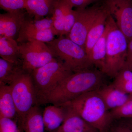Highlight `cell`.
Returning <instances> with one entry per match:
<instances>
[{
  "mask_svg": "<svg viewBox=\"0 0 132 132\" xmlns=\"http://www.w3.org/2000/svg\"><path fill=\"white\" fill-rule=\"evenodd\" d=\"M97 91L109 111L122 106L129 98L130 94L121 92L112 84L104 85Z\"/></svg>",
  "mask_w": 132,
  "mask_h": 132,
  "instance_id": "obj_13",
  "label": "cell"
},
{
  "mask_svg": "<svg viewBox=\"0 0 132 132\" xmlns=\"http://www.w3.org/2000/svg\"><path fill=\"white\" fill-rule=\"evenodd\" d=\"M19 45L22 68L29 72L47 64L55 58L45 43L32 41Z\"/></svg>",
  "mask_w": 132,
  "mask_h": 132,
  "instance_id": "obj_7",
  "label": "cell"
},
{
  "mask_svg": "<svg viewBox=\"0 0 132 132\" xmlns=\"http://www.w3.org/2000/svg\"><path fill=\"white\" fill-rule=\"evenodd\" d=\"M39 106L33 107L27 114L23 126V131L25 132H45L43 111Z\"/></svg>",
  "mask_w": 132,
  "mask_h": 132,
  "instance_id": "obj_19",
  "label": "cell"
},
{
  "mask_svg": "<svg viewBox=\"0 0 132 132\" xmlns=\"http://www.w3.org/2000/svg\"><path fill=\"white\" fill-rule=\"evenodd\" d=\"M61 106L77 113L99 132H108L113 120L97 90L85 93Z\"/></svg>",
  "mask_w": 132,
  "mask_h": 132,
  "instance_id": "obj_2",
  "label": "cell"
},
{
  "mask_svg": "<svg viewBox=\"0 0 132 132\" xmlns=\"http://www.w3.org/2000/svg\"><path fill=\"white\" fill-rule=\"evenodd\" d=\"M0 132H20L16 122L10 118L0 117Z\"/></svg>",
  "mask_w": 132,
  "mask_h": 132,
  "instance_id": "obj_27",
  "label": "cell"
},
{
  "mask_svg": "<svg viewBox=\"0 0 132 132\" xmlns=\"http://www.w3.org/2000/svg\"><path fill=\"white\" fill-rule=\"evenodd\" d=\"M128 42L115 22L108 33L104 73L114 78L125 65Z\"/></svg>",
  "mask_w": 132,
  "mask_h": 132,
  "instance_id": "obj_5",
  "label": "cell"
},
{
  "mask_svg": "<svg viewBox=\"0 0 132 132\" xmlns=\"http://www.w3.org/2000/svg\"><path fill=\"white\" fill-rule=\"evenodd\" d=\"M114 22V20L109 13L104 34L95 43L88 55V59L92 65L104 73L107 36Z\"/></svg>",
  "mask_w": 132,
  "mask_h": 132,
  "instance_id": "obj_11",
  "label": "cell"
},
{
  "mask_svg": "<svg viewBox=\"0 0 132 132\" xmlns=\"http://www.w3.org/2000/svg\"><path fill=\"white\" fill-rule=\"evenodd\" d=\"M123 68L132 71V39L128 42L126 58Z\"/></svg>",
  "mask_w": 132,
  "mask_h": 132,
  "instance_id": "obj_29",
  "label": "cell"
},
{
  "mask_svg": "<svg viewBox=\"0 0 132 132\" xmlns=\"http://www.w3.org/2000/svg\"><path fill=\"white\" fill-rule=\"evenodd\" d=\"M67 112L62 106L52 105L46 107L43 113L45 130L49 132L57 130L64 121Z\"/></svg>",
  "mask_w": 132,
  "mask_h": 132,
  "instance_id": "obj_15",
  "label": "cell"
},
{
  "mask_svg": "<svg viewBox=\"0 0 132 132\" xmlns=\"http://www.w3.org/2000/svg\"><path fill=\"white\" fill-rule=\"evenodd\" d=\"M0 117L18 121L17 111L10 85L0 86Z\"/></svg>",
  "mask_w": 132,
  "mask_h": 132,
  "instance_id": "obj_16",
  "label": "cell"
},
{
  "mask_svg": "<svg viewBox=\"0 0 132 132\" xmlns=\"http://www.w3.org/2000/svg\"><path fill=\"white\" fill-rule=\"evenodd\" d=\"M110 111L113 119H132V94H130L129 98L123 105Z\"/></svg>",
  "mask_w": 132,
  "mask_h": 132,
  "instance_id": "obj_25",
  "label": "cell"
},
{
  "mask_svg": "<svg viewBox=\"0 0 132 132\" xmlns=\"http://www.w3.org/2000/svg\"><path fill=\"white\" fill-rule=\"evenodd\" d=\"M58 0H26L25 10L34 19H39L52 15Z\"/></svg>",
  "mask_w": 132,
  "mask_h": 132,
  "instance_id": "obj_17",
  "label": "cell"
},
{
  "mask_svg": "<svg viewBox=\"0 0 132 132\" xmlns=\"http://www.w3.org/2000/svg\"><path fill=\"white\" fill-rule=\"evenodd\" d=\"M46 43L55 58L62 61L73 73L92 68L93 66L85 48L68 37L59 36Z\"/></svg>",
  "mask_w": 132,
  "mask_h": 132,
  "instance_id": "obj_4",
  "label": "cell"
},
{
  "mask_svg": "<svg viewBox=\"0 0 132 132\" xmlns=\"http://www.w3.org/2000/svg\"><path fill=\"white\" fill-rule=\"evenodd\" d=\"M73 73L65 64L54 58L47 64L31 73L37 106L47 104L50 95L59 84Z\"/></svg>",
  "mask_w": 132,
  "mask_h": 132,
  "instance_id": "obj_3",
  "label": "cell"
},
{
  "mask_svg": "<svg viewBox=\"0 0 132 132\" xmlns=\"http://www.w3.org/2000/svg\"><path fill=\"white\" fill-rule=\"evenodd\" d=\"M24 10L0 14V35L17 39L26 19Z\"/></svg>",
  "mask_w": 132,
  "mask_h": 132,
  "instance_id": "obj_10",
  "label": "cell"
},
{
  "mask_svg": "<svg viewBox=\"0 0 132 132\" xmlns=\"http://www.w3.org/2000/svg\"><path fill=\"white\" fill-rule=\"evenodd\" d=\"M24 70L21 64L0 59V86L10 85Z\"/></svg>",
  "mask_w": 132,
  "mask_h": 132,
  "instance_id": "obj_20",
  "label": "cell"
},
{
  "mask_svg": "<svg viewBox=\"0 0 132 132\" xmlns=\"http://www.w3.org/2000/svg\"><path fill=\"white\" fill-rule=\"evenodd\" d=\"M55 35V32L52 29L20 31L16 40L18 43L32 41L47 43L53 40Z\"/></svg>",
  "mask_w": 132,
  "mask_h": 132,
  "instance_id": "obj_21",
  "label": "cell"
},
{
  "mask_svg": "<svg viewBox=\"0 0 132 132\" xmlns=\"http://www.w3.org/2000/svg\"><path fill=\"white\" fill-rule=\"evenodd\" d=\"M130 126H131V127L132 128V123H131V124H130Z\"/></svg>",
  "mask_w": 132,
  "mask_h": 132,
  "instance_id": "obj_31",
  "label": "cell"
},
{
  "mask_svg": "<svg viewBox=\"0 0 132 132\" xmlns=\"http://www.w3.org/2000/svg\"><path fill=\"white\" fill-rule=\"evenodd\" d=\"M0 56L10 62L22 65L19 43L13 38L0 35Z\"/></svg>",
  "mask_w": 132,
  "mask_h": 132,
  "instance_id": "obj_18",
  "label": "cell"
},
{
  "mask_svg": "<svg viewBox=\"0 0 132 132\" xmlns=\"http://www.w3.org/2000/svg\"><path fill=\"white\" fill-rule=\"evenodd\" d=\"M102 0H67L73 8L76 9H84L89 5H94L101 1Z\"/></svg>",
  "mask_w": 132,
  "mask_h": 132,
  "instance_id": "obj_28",
  "label": "cell"
},
{
  "mask_svg": "<svg viewBox=\"0 0 132 132\" xmlns=\"http://www.w3.org/2000/svg\"><path fill=\"white\" fill-rule=\"evenodd\" d=\"M101 5L102 1L84 9H76L77 15L75 22L67 37L85 48L88 34Z\"/></svg>",
  "mask_w": 132,
  "mask_h": 132,
  "instance_id": "obj_8",
  "label": "cell"
},
{
  "mask_svg": "<svg viewBox=\"0 0 132 132\" xmlns=\"http://www.w3.org/2000/svg\"><path fill=\"white\" fill-rule=\"evenodd\" d=\"M105 75L97 68L73 73L53 91L48 97L47 103L59 106L85 93L98 90L106 85Z\"/></svg>",
  "mask_w": 132,
  "mask_h": 132,
  "instance_id": "obj_1",
  "label": "cell"
},
{
  "mask_svg": "<svg viewBox=\"0 0 132 132\" xmlns=\"http://www.w3.org/2000/svg\"><path fill=\"white\" fill-rule=\"evenodd\" d=\"M111 84L121 92L132 94V71L122 69L114 77Z\"/></svg>",
  "mask_w": 132,
  "mask_h": 132,
  "instance_id": "obj_23",
  "label": "cell"
},
{
  "mask_svg": "<svg viewBox=\"0 0 132 132\" xmlns=\"http://www.w3.org/2000/svg\"><path fill=\"white\" fill-rule=\"evenodd\" d=\"M111 132H132V128L130 125L119 124L112 128Z\"/></svg>",
  "mask_w": 132,
  "mask_h": 132,
  "instance_id": "obj_30",
  "label": "cell"
},
{
  "mask_svg": "<svg viewBox=\"0 0 132 132\" xmlns=\"http://www.w3.org/2000/svg\"><path fill=\"white\" fill-rule=\"evenodd\" d=\"M66 108L65 118L56 132H99L77 113Z\"/></svg>",
  "mask_w": 132,
  "mask_h": 132,
  "instance_id": "obj_14",
  "label": "cell"
},
{
  "mask_svg": "<svg viewBox=\"0 0 132 132\" xmlns=\"http://www.w3.org/2000/svg\"><path fill=\"white\" fill-rule=\"evenodd\" d=\"M109 15V13L102 0L101 7L88 34L85 42V49L88 57L95 43L104 34Z\"/></svg>",
  "mask_w": 132,
  "mask_h": 132,
  "instance_id": "obj_12",
  "label": "cell"
},
{
  "mask_svg": "<svg viewBox=\"0 0 132 132\" xmlns=\"http://www.w3.org/2000/svg\"><path fill=\"white\" fill-rule=\"evenodd\" d=\"M67 0H58L55 6L51 17L56 35L64 36Z\"/></svg>",
  "mask_w": 132,
  "mask_h": 132,
  "instance_id": "obj_22",
  "label": "cell"
},
{
  "mask_svg": "<svg viewBox=\"0 0 132 132\" xmlns=\"http://www.w3.org/2000/svg\"><path fill=\"white\" fill-rule=\"evenodd\" d=\"M26 0H0L1 8L7 12L25 10Z\"/></svg>",
  "mask_w": 132,
  "mask_h": 132,
  "instance_id": "obj_26",
  "label": "cell"
},
{
  "mask_svg": "<svg viewBox=\"0 0 132 132\" xmlns=\"http://www.w3.org/2000/svg\"><path fill=\"white\" fill-rule=\"evenodd\" d=\"M49 29H53L55 32L51 18H43L39 19H34V20L26 18L20 31Z\"/></svg>",
  "mask_w": 132,
  "mask_h": 132,
  "instance_id": "obj_24",
  "label": "cell"
},
{
  "mask_svg": "<svg viewBox=\"0 0 132 132\" xmlns=\"http://www.w3.org/2000/svg\"><path fill=\"white\" fill-rule=\"evenodd\" d=\"M18 114L19 127L23 132V124L27 114L37 106L35 90L31 73L24 71L10 85Z\"/></svg>",
  "mask_w": 132,
  "mask_h": 132,
  "instance_id": "obj_6",
  "label": "cell"
},
{
  "mask_svg": "<svg viewBox=\"0 0 132 132\" xmlns=\"http://www.w3.org/2000/svg\"><path fill=\"white\" fill-rule=\"evenodd\" d=\"M118 28L129 42L132 39V0H102Z\"/></svg>",
  "mask_w": 132,
  "mask_h": 132,
  "instance_id": "obj_9",
  "label": "cell"
}]
</instances>
